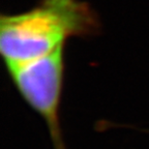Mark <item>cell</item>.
Here are the masks:
<instances>
[{"instance_id": "cell-1", "label": "cell", "mask_w": 149, "mask_h": 149, "mask_svg": "<svg viewBox=\"0 0 149 149\" xmlns=\"http://www.w3.org/2000/svg\"><path fill=\"white\" fill-rule=\"evenodd\" d=\"M96 13L81 0H40L17 15H1L0 52L5 65L34 60L72 37H86L100 31Z\"/></svg>"}, {"instance_id": "cell-2", "label": "cell", "mask_w": 149, "mask_h": 149, "mask_svg": "<svg viewBox=\"0 0 149 149\" xmlns=\"http://www.w3.org/2000/svg\"><path fill=\"white\" fill-rule=\"evenodd\" d=\"M64 48L61 46L34 60L5 65L20 95L47 124L55 149H64L59 121L65 70Z\"/></svg>"}]
</instances>
